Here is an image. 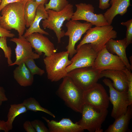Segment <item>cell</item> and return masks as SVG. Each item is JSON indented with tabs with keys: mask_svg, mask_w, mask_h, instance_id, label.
Wrapping results in <instances>:
<instances>
[{
	"mask_svg": "<svg viewBox=\"0 0 132 132\" xmlns=\"http://www.w3.org/2000/svg\"><path fill=\"white\" fill-rule=\"evenodd\" d=\"M26 2L21 1L9 4L1 11L0 25L8 30L15 29L19 36L23 35L25 29L24 11Z\"/></svg>",
	"mask_w": 132,
	"mask_h": 132,
	"instance_id": "obj_1",
	"label": "cell"
},
{
	"mask_svg": "<svg viewBox=\"0 0 132 132\" xmlns=\"http://www.w3.org/2000/svg\"><path fill=\"white\" fill-rule=\"evenodd\" d=\"M83 92V91L67 76L63 78L56 94L68 107L76 112L81 113L84 104Z\"/></svg>",
	"mask_w": 132,
	"mask_h": 132,
	"instance_id": "obj_2",
	"label": "cell"
},
{
	"mask_svg": "<svg viewBox=\"0 0 132 132\" xmlns=\"http://www.w3.org/2000/svg\"><path fill=\"white\" fill-rule=\"evenodd\" d=\"M86 33L77 49L84 44H90L94 50L98 53L110 39H114L117 36V32L111 25L91 27Z\"/></svg>",
	"mask_w": 132,
	"mask_h": 132,
	"instance_id": "obj_3",
	"label": "cell"
},
{
	"mask_svg": "<svg viewBox=\"0 0 132 132\" xmlns=\"http://www.w3.org/2000/svg\"><path fill=\"white\" fill-rule=\"evenodd\" d=\"M67 51L55 53L44 58L47 77L52 82L59 81L68 75L66 67L72 62Z\"/></svg>",
	"mask_w": 132,
	"mask_h": 132,
	"instance_id": "obj_4",
	"label": "cell"
},
{
	"mask_svg": "<svg viewBox=\"0 0 132 132\" xmlns=\"http://www.w3.org/2000/svg\"><path fill=\"white\" fill-rule=\"evenodd\" d=\"M108 113L107 109L98 108L84 104L81 118L76 122L84 130L90 132H102V125Z\"/></svg>",
	"mask_w": 132,
	"mask_h": 132,
	"instance_id": "obj_5",
	"label": "cell"
},
{
	"mask_svg": "<svg viewBox=\"0 0 132 132\" xmlns=\"http://www.w3.org/2000/svg\"><path fill=\"white\" fill-rule=\"evenodd\" d=\"M46 11L48 17L42 20L43 27L44 29L47 28L53 31L57 38L58 43H60L61 38L65 36V32L62 27L65 21L71 19L74 12L73 5L69 3L62 10L58 11L51 9Z\"/></svg>",
	"mask_w": 132,
	"mask_h": 132,
	"instance_id": "obj_6",
	"label": "cell"
},
{
	"mask_svg": "<svg viewBox=\"0 0 132 132\" xmlns=\"http://www.w3.org/2000/svg\"><path fill=\"white\" fill-rule=\"evenodd\" d=\"M101 71L92 66L81 67L69 72L67 76L78 87L84 91L97 83Z\"/></svg>",
	"mask_w": 132,
	"mask_h": 132,
	"instance_id": "obj_7",
	"label": "cell"
},
{
	"mask_svg": "<svg viewBox=\"0 0 132 132\" xmlns=\"http://www.w3.org/2000/svg\"><path fill=\"white\" fill-rule=\"evenodd\" d=\"M103 82L109 88V100L113 106L111 116L115 119L125 113L129 106L127 90L120 91L116 90L108 79H104Z\"/></svg>",
	"mask_w": 132,
	"mask_h": 132,
	"instance_id": "obj_8",
	"label": "cell"
},
{
	"mask_svg": "<svg viewBox=\"0 0 132 132\" xmlns=\"http://www.w3.org/2000/svg\"><path fill=\"white\" fill-rule=\"evenodd\" d=\"M93 25L86 22L82 23L78 20H70L66 24L67 28L65 36H68L69 42L66 47L69 53V56L72 58L77 52L75 46L76 44L79 40L82 35L92 27Z\"/></svg>",
	"mask_w": 132,
	"mask_h": 132,
	"instance_id": "obj_9",
	"label": "cell"
},
{
	"mask_svg": "<svg viewBox=\"0 0 132 132\" xmlns=\"http://www.w3.org/2000/svg\"><path fill=\"white\" fill-rule=\"evenodd\" d=\"M76 49V53L71 60V64L66 68L67 73L75 69L91 66L98 53L90 44H83Z\"/></svg>",
	"mask_w": 132,
	"mask_h": 132,
	"instance_id": "obj_10",
	"label": "cell"
},
{
	"mask_svg": "<svg viewBox=\"0 0 132 132\" xmlns=\"http://www.w3.org/2000/svg\"><path fill=\"white\" fill-rule=\"evenodd\" d=\"M92 67L101 71L104 70H123L126 68L117 55L109 52L105 46L98 54Z\"/></svg>",
	"mask_w": 132,
	"mask_h": 132,
	"instance_id": "obj_11",
	"label": "cell"
},
{
	"mask_svg": "<svg viewBox=\"0 0 132 132\" xmlns=\"http://www.w3.org/2000/svg\"><path fill=\"white\" fill-rule=\"evenodd\" d=\"M75 6L76 10L74 12L71 20L85 21L96 26L108 25L103 14L94 13V8L92 4L81 3Z\"/></svg>",
	"mask_w": 132,
	"mask_h": 132,
	"instance_id": "obj_12",
	"label": "cell"
},
{
	"mask_svg": "<svg viewBox=\"0 0 132 132\" xmlns=\"http://www.w3.org/2000/svg\"><path fill=\"white\" fill-rule=\"evenodd\" d=\"M83 99L84 104L101 109H107L110 101L109 97L104 88L98 83L83 91Z\"/></svg>",
	"mask_w": 132,
	"mask_h": 132,
	"instance_id": "obj_13",
	"label": "cell"
},
{
	"mask_svg": "<svg viewBox=\"0 0 132 132\" xmlns=\"http://www.w3.org/2000/svg\"><path fill=\"white\" fill-rule=\"evenodd\" d=\"M10 40L16 44L15 49L16 60L10 66L19 65L28 60H34L40 57L39 55L33 51L31 44L23 35L18 38H12Z\"/></svg>",
	"mask_w": 132,
	"mask_h": 132,
	"instance_id": "obj_14",
	"label": "cell"
},
{
	"mask_svg": "<svg viewBox=\"0 0 132 132\" xmlns=\"http://www.w3.org/2000/svg\"><path fill=\"white\" fill-rule=\"evenodd\" d=\"M26 38L34 49L35 53L40 56L44 53V56H48L56 52L54 44L43 34L34 33Z\"/></svg>",
	"mask_w": 132,
	"mask_h": 132,
	"instance_id": "obj_15",
	"label": "cell"
},
{
	"mask_svg": "<svg viewBox=\"0 0 132 132\" xmlns=\"http://www.w3.org/2000/svg\"><path fill=\"white\" fill-rule=\"evenodd\" d=\"M42 118L47 124L49 132H82L84 130L76 122L69 118H63L59 121L50 120L44 117Z\"/></svg>",
	"mask_w": 132,
	"mask_h": 132,
	"instance_id": "obj_16",
	"label": "cell"
},
{
	"mask_svg": "<svg viewBox=\"0 0 132 132\" xmlns=\"http://www.w3.org/2000/svg\"><path fill=\"white\" fill-rule=\"evenodd\" d=\"M127 46L125 38L121 40L111 39L105 45L108 51L112 54H116L122 60L126 68L131 71L132 70V66L129 63L126 52Z\"/></svg>",
	"mask_w": 132,
	"mask_h": 132,
	"instance_id": "obj_17",
	"label": "cell"
},
{
	"mask_svg": "<svg viewBox=\"0 0 132 132\" xmlns=\"http://www.w3.org/2000/svg\"><path fill=\"white\" fill-rule=\"evenodd\" d=\"M105 77L110 79L113 82L112 85L116 90L120 91L128 90L127 77L123 70H104L101 71L100 79Z\"/></svg>",
	"mask_w": 132,
	"mask_h": 132,
	"instance_id": "obj_18",
	"label": "cell"
},
{
	"mask_svg": "<svg viewBox=\"0 0 132 132\" xmlns=\"http://www.w3.org/2000/svg\"><path fill=\"white\" fill-rule=\"evenodd\" d=\"M130 0H110L111 7L103 15L108 25H111L113 20L117 15L123 16L127 11L130 5Z\"/></svg>",
	"mask_w": 132,
	"mask_h": 132,
	"instance_id": "obj_19",
	"label": "cell"
},
{
	"mask_svg": "<svg viewBox=\"0 0 132 132\" xmlns=\"http://www.w3.org/2000/svg\"><path fill=\"white\" fill-rule=\"evenodd\" d=\"M132 116V105L129 106L126 112L116 119L105 131V132H129V125Z\"/></svg>",
	"mask_w": 132,
	"mask_h": 132,
	"instance_id": "obj_20",
	"label": "cell"
},
{
	"mask_svg": "<svg viewBox=\"0 0 132 132\" xmlns=\"http://www.w3.org/2000/svg\"><path fill=\"white\" fill-rule=\"evenodd\" d=\"M48 17L47 12L45 9L44 5L40 4L37 7L36 15L34 20L29 28L26 30L23 36L26 38L31 34L34 33L49 35V33L41 29L39 26L40 22L43 19H47Z\"/></svg>",
	"mask_w": 132,
	"mask_h": 132,
	"instance_id": "obj_21",
	"label": "cell"
},
{
	"mask_svg": "<svg viewBox=\"0 0 132 132\" xmlns=\"http://www.w3.org/2000/svg\"><path fill=\"white\" fill-rule=\"evenodd\" d=\"M18 66L13 71L14 79L21 86H31L33 82L34 76L31 73L24 63Z\"/></svg>",
	"mask_w": 132,
	"mask_h": 132,
	"instance_id": "obj_22",
	"label": "cell"
},
{
	"mask_svg": "<svg viewBox=\"0 0 132 132\" xmlns=\"http://www.w3.org/2000/svg\"><path fill=\"white\" fill-rule=\"evenodd\" d=\"M27 110L22 103L11 104L7 115V120L6 121L9 131L13 128V123L15 118L19 115L27 112Z\"/></svg>",
	"mask_w": 132,
	"mask_h": 132,
	"instance_id": "obj_23",
	"label": "cell"
},
{
	"mask_svg": "<svg viewBox=\"0 0 132 132\" xmlns=\"http://www.w3.org/2000/svg\"><path fill=\"white\" fill-rule=\"evenodd\" d=\"M39 5L35 1L29 0L24 6V16L25 26L29 27L35 18L37 9Z\"/></svg>",
	"mask_w": 132,
	"mask_h": 132,
	"instance_id": "obj_24",
	"label": "cell"
},
{
	"mask_svg": "<svg viewBox=\"0 0 132 132\" xmlns=\"http://www.w3.org/2000/svg\"><path fill=\"white\" fill-rule=\"evenodd\" d=\"M22 103L25 106L27 110L34 112L41 111L48 114L54 118L55 117L50 111L42 107L39 103L34 98L30 97L25 99Z\"/></svg>",
	"mask_w": 132,
	"mask_h": 132,
	"instance_id": "obj_25",
	"label": "cell"
},
{
	"mask_svg": "<svg viewBox=\"0 0 132 132\" xmlns=\"http://www.w3.org/2000/svg\"><path fill=\"white\" fill-rule=\"evenodd\" d=\"M69 3L67 0H50L49 2L45 4L46 10L51 9L56 11H61Z\"/></svg>",
	"mask_w": 132,
	"mask_h": 132,
	"instance_id": "obj_26",
	"label": "cell"
},
{
	"mask_svg": "<svg viewBox=\"0 0 132 132\" xmlns=\"http://www.w3.org/2000/svg\"><path fill=\"white\" fill-rule=\"evenodd\" d=\"M7 37H0V48L3 51L4 56L7 59L8 66H10L13 63L11 57L12 50L11 47L7 45Z\"/></svg>",
	"mask_w": 132,
	"mask_h": 132,
	"instance_id": "obj_27",
	"label": "cell"
},
{
	"mask_svg": "<svg viewBox=\"0 0 132 132\" xmlns=\"http://www.w3.org/2000/svg\"><path fill=\"white\" fill-rule=\"evenodd\" d=\"M24 63L31 73L33 76L36 75L41 76L45 73L44 70L39 68L36 65L34 59L28 60Z\"/></svg>",
	"mask_w": 132,
	"mask_h": 132,
	"instance_id": "obj_28",
	"label": "cell"
},
{
	"mask_svg": "<svg viewBox=\"0 0 132 132\" xmlns=\"http://www.w3.org/2000/svg\"><path fill=\"white\" fill-rule=\"evenodd\" d=\"M126 74L128 86V93L129 106L132 105V73L127 68L123 70Z\"/></svg>",
	"mask_w": 132,
	"mask_h": 132,
	"instance_id": "obj_29",
	"label": "cell"
},
{
	"mask_svg": "<svg viewBox=\"0 0 132 132\" xmlns=\"http://www.w3.org/2000/svg\"><path fill=\"white\" fill-rule=\"evenodd\" d=\"M121 25L126 26L127 31L125 38L127 45L128 46L132 43V19L121 23Z\"/></svg>",
	"mask_w": 132,
	"mask_h": 132,
	"instance_id": "obj_30",
	"label": "cell"
},
{
	"mask_svg": "<svg viewBox=\"0 0 132 132\" xmlns=\"http://www.w3.org/2000/svg\"><path fill=\"white\" fill-rule=\"evenodd\" d=\"M33 128L36 132H49L48 129L41 121L35 119L31 121Z\"/></svg>",
	"mask_w": 132,
	"mask_h": 132,
	"instance_id": "obj_31",
	"label": "cell"
},
{
	"mask_svg": "<svg viewBox=\"0 0 132 132\" xmlns=\"http://www.w3.org/2000/svg\"><path fill=\"white\" fill-rule=\"evenodd\" d=\"M11 32L10 31L7 30L0 25V37L12 38L15 35Z\"/></svg>",
	"mask_w": 132,
	"mask_h": 132,
	"instance_id": "obj_32",
	"label": "cell"
},
{
	"mask_svg": "<svg viewBox=\"0 0 132 132\" xmlns=\"http://www.w3.org/2000/svg\"><path fill=\"white\" fill-rule=\"evenodd\" d=\"M23 127L27 132H36L31 123L29 120L25 121L23 124Z\"/></svg>",
	"mask_w": 132,
	"mask_h": 132,
	"instance_id": "obj_33",
	"label": "cell"
},
{
	"mask_svg": "<svg viewBox=\"0 0 132 132\" xmlns=\"http://www.w3.org/2000/svg\"><path fill=\"white\" fill-rule=\"evenodd\" d=\"M8 100V99L6 95L4 88L3 87L0 86V106L3 102Z\"/></svg>",
	"mask_w": 132,
	"mask_h": 132,
	"instance_id": "obj_34",
	"label": "cell"
},
{
	"mask_svg": "<svg viewBox=\"0 0 132 132\" xmlns=\"http://www.w3.org/2000/svg\"><path fill=\"white\" fill-rule=\"evenodd\" d=\"M110 0H99V8L101 10H104L109 7L110 5L109 3Z\"/></svg>",
	"mask_w": 132,
	"mask_h": 132,
	"instance_id": "obj_35",
	"label": "cell"
},
{
	"mask_svg": "<svg viewBox=\"0 0 132 132\" xmlns=\"http://www.w3.org/2000/svg\"><path fill=\"white\" fill-rule=\"evenodd\" d=\"M21 0H1V2L0 4V13L2 10L7 5L12 3L18 2L21 1Z\"/></svg>",
	"mask_w": 132,
	"mask_h": 132,
	"instance_id": "obj_36",
	"label": "cell"
},
{
	"mask_svg": "<svg viewBox=\"0 0 132 132\" xmlns=\"http://www.w3.org/2000/svg\"><path fill=\"white\" fill-rule=\"evenodd\" d=\"M0 130H2L5 132H8L9 131L8 129L6 121L0 120Z\"/></svg>",
	"mask_w": 132,
	"mask_h": 132,
	"instance_id": "obj_37",
	"label": "cell"
},
{
	"mask_svg": "<svg viewBox=\"0 0 132 132\" xmlns=\"http://www.w3.org/2000/svg\"><path fill=\"white\" fill-rule=\"evenodd\" d=\"M35 1L39 5L43 4L44 5L46 4L48 0H32Z\"/></svg>",
	"mask_w": 132,
	"mask_h": 132,
	"instance_id": "obj_38",
	"label": "cell"
},
{
	"mask_svg": "<svg viewBox=\"0 0 132 132\" xmlns=\"http://www.w3.org/2000/svg\"><path fill=\"white\" fill-rule=\"evenodd\" d=\"M29 0H21V1L26 2Z\"/></svg>",
	"mask_w": 132,
	"mask_h": 132,
	"instance_id": "obj_39",
	"label": "cell"
},
{
	"mask_svg": "<svg viewBox=\"0 0 132 132\" xmlns=\"http://www.w3.org/2000/svg\"><path fill=\"white\" fill-rule=\"evenodd\" d=\"M1 0H0V4H1ZM1 16L0 15V19L1 18Z\"/></svg>",
	"mask_w": 132,
	"mask_h": 132,
	"instance_id": "obj_40",
	"label": "cell"
},
{
	"mask_svg": "<svg viewBox=\"0 0 132 132\" xmlns=\"http://www.w3.org/2000/svg\"></svg>",
	"mask_w": 132,
	"mask_h": 132,
	"instance_id": "obj_41",
	"label": "cell"
}]
</instances>
